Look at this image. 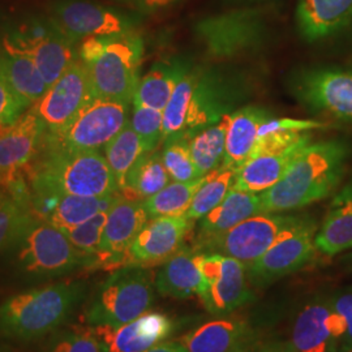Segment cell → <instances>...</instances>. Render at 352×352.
I'll use <instances>...</instances> for the list:
<instances>
[{"label": "cell", "instance_id": "ffe728a7", "mask_svg": "<svg viewBox=\"0 0 352 352\" xmlns=\"http://www.w3.org/2000/svg\"><path fill=\"white\" fill-rule=\"evenodd\" d=\"M91 329L102 352H145L174 333L175 321L161 312H146L122 327Z\"/></svg>", "mask_w": 352, "mask_h": 352}, {"label": "cell", "instance_id": "e575fe53", "mask_svg": "<svg viewBox=\"0 0 352 352\" xmlns=\"http://www.w3.org/2000/svg\"><path fill=\"white\" fill-rule=\"evenodd\" d=\"M145 153L138 133L128 122L124 128L103 149L104 158L118 182L120 193L124 188L126 177L133 164Z\"/></svg>", "mask_w": 352, "mask_h": 352}, {"label": "cell", "instance_id": "d6986e66", "mask_svg": "<svg viewBox=\"0 0 352 352\" xmlns=\"http://www.w3.org/2000/svg\"><path fill=\"white\" fill-rule=\"evenodd\" d=\"M192 222L186 215L151 218L128 252V264L153 266L167 261L183 248Z\"/></svg>", "mask_w": 352, "mask_h": 352}, {"label": "cell", "instance_id": "d4e9b609", "mask_svg": "<svg viewBox=\"0 0 352 352\" xmlns=\"http://www.w3.org/2000/svg\"><path fill=\"white\" fill-rule=\"evenodd\" d=\"M296 24L308 42L336 36L352 25V0H299Z\"/></svg>", "mask_w": 352, "mask_h": 352}, {"label": "cell", "instance_id": "7402d4cb", "mask_svg": "<svg viewBox=\"0 0 352 352\" xmlns=\"http://www.w3.org/2000/svg\"><path fill=\"white\" fill-rule=\"evenodd\" d=\"M43 126L30 109L14 124L0 131V186H6L37 155Z\"/></svg>", "mask_w": 352, "mask_h": 352}, {"label": "cell", "instance_id": "1f68e13d", "mask_svg": "<svg viewBox=\"0 0 352 352\" xmlns=\"http://www.w3.org/2000/svg\"><path fill=\"white\" fill-rule=\"evenodd\" d=\"M171 182L161 151H145L129 170L122 195L128 199L146 200Z\"/></svg>", "mask_w": 352, "mask_h": 352}, {"label": "cell", "instance_id": "484cf974", "mask_svg": "<svg viewBox=\"0 0 352 352\" xmlns=\"http://www.w3.org/2000/svg\"><path fill=\"white\" fill-rule=\"evenodd\" d=\"M0 71L16 94L32 107L49 89L37 64L6 34L0 38Z\"/></svg>", "mask_w": 352, "mask_h": 352}, {"label": "cell", "instance_id": "4316f807", "mask_svg": "<svg viewBox=\"0 0 352 352\" xmlns=\"http://www.w3.org/2000/svg\"><path fill=\"white\" fill-rule=\"evenodd\" d=\"M270 113L264 109L248 106L222 118L226 126V154L223 166L238 168L251 157L260 128Z\"/></svg>", "mask_w": 352, "mask_h": 352}, {"label": "cell", "instance_id": "44dd1931", "mask_svg": "<svg viewBox=\"0 0 352 352\" xmlns=\"http://www.w3.org/2000/svg\"><path fill=\"white\" fill-rule=\"evenodd\" d=\"M120 195L89 197L30 192V210L39 219L60 230H67L87 222L102 212H109Z\"/></svg>", "mask_w": 352, "mask_h": 352}, {"label": "cell", "instance_id": "836d02e7", "mask_svg": "<svg viewBox=\"0 0 352 352\" xmlns=\"http://www.w3.org/2000/svg\"><path fill=\"white\" fill-rule=\"evenodd\" d=\"M205 176L192 182H170L158 193L144 200L149 218L186 215Z\"/></svg>", "mask_w": 352, "mask_h": 352}, {"label": "cell", "instance_id": "7dc6e473", "mask_svg": "<svg viewBox=\"0 0 352 352\" xmlns=\"http://www.w3.org/2000/svg\"><path fill=\"white\" fill-rule=\"evenodd\" d=\"M0 352H13V350L7 343L0 340Z\"/></svg>", "mask_w": 352, "mask_h": 352}, {"label": "cell", "instance_id": "6da1fadb", "mask_svg": "<svg viewBox=\"0 0 352 352\" xmlns=\"http://www.w3.org/2000/svg\"><path fill=\"white\" fill-rule=\"evenodd\" d=\"M349 144L330 140L309 144L276 186L261 193L264 213L300 209L330 196L342 182Z\"/></svg>", "mask_w": 352, "mask_h": 352}, {"label": "cell", "instance_id": "8fae6325", "mask_svg": "<svg viewBox=\"0 0 352 352\" xmlns=\"http://www.w3.org/2000/svg\"><path fill=\"white\" fill-rule=\"evenodd\" d=\"M4 34L28 52L49 87L77 59V45L64 37L47 16L25 17Z\"/></svg>", "mask_w": 352, "mask_h": 352}, {"label": "cell", "instance_id": "f35d334b", "mask_svg": "<svg viewBox=\"0 0 352 352\" xmlns=\"http://www.w3.org/2000/svg\"><path fill=\"white\" fill-rule=\"evenodd\" d=\"M129 123L138 133L145 151L158 149V145L164 141V111L132 104Z\"/></svg>", "mask_w": 352, "mask_h": 352}, {"label": "cell", "instance_id": "7a4b0ae2", "mask_svg": "<svg viewBox=\"0 0 352 352\" xmlns=\"http://www.w3.org/2000/svg\"><path fill=\"white\" fill-rule=\"evenodd\" d=\"M241 98V89L214 68H188L164 111V144L218 123Z\"/></svg>", "mask_w": 352, "mask_h": 352}, {"label": "cell", "instance_id": "681fc988", "mask_svg": "<svg viewBox=\"0 0 352 352\" xmlns=\"http://www.w3.org/2000/svg\"><path fill=\"white\" fill-rule=\"evenodd\" d=\"M232 1H253V0H232Z\"/></svg>", "mask_w": 352, "mask_h": 352}, {"label": "cell", "instance_id": "cb8c5ba5", "mask_svg": "<svg viewBox=\"0 0 352 352\" xmlns=\"http://www.w3.org/2000/svg\"><path fill=\"white\" fill-rule=\"evenodd\" d=\"M302 141L280 151H266L248 160L236 168L232 188L263 193L286 175L291 164L311 142Z\"/></svg>", "mask_w": 352, "mask_h": 352}, {"label": "cell", "instance_id": "7bdbcfd3", "mask_svg": "<svg viewBox=\"0 0 352 352\" xmlns=\"http://www.w3.org/2000/svg\"><path fill=\"white\" fill-rule=\"evenodd\" d=\"M331 305L334 311H337L340 315L343 316L346 321V336L342 342L340 349L351 346L352 344V289L338 291L334 296L330 298Z\"/></svg>", "mask_w": 352, "mask_h": 352}, {"label": "cell", "instance_id": "4dcf8cb0", "mask_svg": "<svg viewBox=\"0 0 352 352\" xmlns=\"http://www.w3.org/2000/svg\"><path fill=\"white\" fill-rule=\"evenodd\" d=\"M188 68L182 62H166L153 65L151 71L140 78L132 104L164 111L176 85Z\"/></svg>", "mask_w": 352, "mask_h": 352}, {"label": "cell", "instance_id": "8992f818", "mask_svg": "<svg viewBox=\"0 0 352 352\" xmlns=\"http://www.w3.org/2000/svg\"><path fill=\"white\" fill-rule=\"evenodd\" d=\"M144 41L136 30L90 37L77 45V58L88 71L94 97L132 104L139 85Z\"/></svg>", "mask_w": 352, "mask_h": 352}, {"label": "cell", "instance_id": "52a82bcc", "mask_svg": "<svg viewBox=\"0 0 352 352\" xmlns=\"http://www.w3.org/2000/svg\"><path fill=\"white\" fill-rule=\"evenodd\" d=\"M154 289V277L148 266L116 267L90 295L84 309L85 322L90 327L128 324L149 311Z\"/></svg>", "mask_w": 352, "mask_h": 352}, {"label": "cell", "instance_id": "f546056e", "mask_svg": "<svg viewBox=\"0 0 352 352\" xmlns=\"http://www.w3.org/2000/svg\"><path fill=\"white\" fill-rule=\"evenodd\" d=\"M316 248L333 256L352 248V180L330 202L325 221L316 234Z\"/></svg>", "mask_w": 352, "mask_h": 352}, {"label": "cell", "instance_id": "603a6c76", "mask_svg": "<svg viewBox=\"0 0 352 352\" xmlns=\"http://www.w3.org/2000/svg\"><path fill=\"white\" fill-rule=\"evenodd\" d=\"M180 342L188 352H252L258 347V333L239 318H219L205 322Z\"/></svg>", "mask_w": 352, "mask_h": 352}, {"label": "cell", "instance_id": "2e32d148", "mask_svg": "<svg viewBox=\"0 0 352 352\" xmlns=\"http://www.w3.org/2000/svg\"><path fill=\"white\" fill-rule=\"evenodd\" d=\"M196 29L209 52L228 56L254 46L264 36L265 25L258 11L239 10L204 19Z\"/></svg>", "mask_w": 352, "mask_h": 352}, {"label": "cell", "instance_id": "5bb4252c", "mask_svg": "<svg viewBox=\"0 0 352 352\" xmlns=\"http://www.w3.org/2000/svg\"><path fill=\"white\" fill-rule=\"evenodd\" d=\"M316 234V221L302 217L258 260L247 266L248 279L263 286L302 269L315 256Z\"/></svg>", "mask_w": 352, "mask_h": 352}, {"label": "cell", "instance_id": "d6a6232c", "mask_svg": "<svg viewBox=\"0 0 352 352\" xmlns=\"http://www.w3.org/2000/svg\"><path fill=\"white\" fill-rule=\"evenodd\" d=\"M189 151L200 176L208 175L223 166L226 154V126L222 119L213 126L189 135Z\"/></svg>", "mask_w": 352, "mask_h": 352}, {"label": "cell", "instance_id": "7c38bea8", "mask_svg": "<svg viewBox=\"0 0 352 352\" xmlns=\"http://www.w3.org/2000/svg\"><path fill=\"white\" fill-rule=\"evenodd\" d=\"M197 263L204 277V287L199 296L212 315H228L252 302L245 264L221 253L200 251Z\"/></svg>", "mask_w": 352, "mask_h": 352}, {"label": "cell", "instance_id": "f1b7e54d", "mask_svg": "<svg viewBox=\"0 0 352 352\" xmlns=\"http://www.w3.org/2000/svg\"><path fill=\"white\" fill-rule=\"evenodd\" d=\"M264 213L261 193L231 188L225 200L201 218L200 240L223 234L253 215Z\"/></svg>", "mask_w": 352, "mask_h": 352}, {"label": "cell", "instance_id": "9c48e42d", "mask_svg": "<svg viewBox=\"0 0 352 352\" xmlns=\"http://www.w3.org/2000/svg\"><path fill=\"white\" fill-rule=\"evenodd\" d=\"M46 16L75 45L87 38L129 33L139 24L129 13L90 0H52Z\"/></svg>", "mask_w": 352, "mask_h": 352}, {"label": "cell", "instance_id": "e0dca14e", "mask_svg": "<svg viewBox=\"0 0 352 352\" xmlns=\"http://www.w3.org/2000/svg\"><path fill=\"white\" fill-rule=\"evenodd\" d=\"M346 330L330 298H316L296 316L289 343L294 352H340Z\"/></svg>", "mask_w": 352, "mask_h": 352}, {"label": "cell", "instance_id": "ee69618b", "mask_svg": "<svg viewBox=\"0 0 352 352\" xmlns=\"http://www.w3.org/2000/svg\"><path fill=\"white\" fill-rule=\"evenodd\" d=\"M139 13H153L164 10L179 0H116Z\"/></svg>", "mask_w": 352, "mask_h": 352}, {"label": "cell", "instance_id": "8d00e7d4", "mask_svg": "<svg viewBox=\"0 0 352 352\" xmlns=\"http://www.w3.org/2000/svg\"><path fill=\"white\" fill-rule=\"evenodd\" d=\"M188 136L166 140L161 151L164 167L173 182H192L201 177L189 151Z\"/></svg>", "mask_w": 352, "mask_h": 352}, {"label": "cell", "instance_id": "4fadbf2b", "mask_svg": "<svg viewBox=\"0 0 352 352\" xmlns=\"http://www.w3.org/2000/svg\"><path fill=\"white\" fill-rule=\"evenodd\" d=\"M94 98L88 71L77 58L30 110L43 126V135H58Z\"/></svg>", "mask_w": 352, "mask_h": 352}, {"label": "cell", "instance_id": "83f0119b", "mask_svg": "<svg viewBox=\"0 0 352 352\" xmlns=\"http://www.w3.org/2000/svg\"><path fill=\"white\" fill-rule=\"evenodd\" d=\"M197 250L182 248L164 261L158 270L155 289L164 296L186 299L199 295L204 287V277L197 263Z\"/></svg>", "mask_w": 352, "mask_h": 352}, {"label": "cell", "instance_id": "74e56055", "mask_svg": "<svg viewBox=\"0 0 352 352\" xmlns=\"http://www.w3.org/2000/svg\"><path fill=\"white\" fill-rule=\"evenodd\" d=\"M30 214L28 202L21 201L10 189L0 186V254Z\"/></svg>", "mask_w": 352, "mask_h": 352}, {"label": "cell", "instance_id": "60d3db41", "mask_svg": "<svg viewBox=\"0 0 352 352\" xmlns=\"http://www.w3.org/2000/svg\"><path fill=\"white\" fill-rule=\"evenodd\" d=\"M107 214L109 212H102L78 226L62 230L65 236L78 251L97 261V267H100L98 254H100L103 228L107 221Z\"/></svg>", "mask_w": 352, "mask_h": 352}, {"label": "cell", "instance_id": "f907efd6", "mask_svg": "<svg viewBox=\"0 0 352 352\" xmlns=\"http://www.w3.org/2000/svg\"><path fill=\"white\" fill-rule=\"evenodd\" d=\"M257 350H258V349H257ZM257 350H256V351H252V352H257Z\"/></svg>", "mask_w": 352, "mask_h": 352}, {"label": "cell", "instance_id": "3957f363", "mask_svg": "<svg viewBox=\"0 0 352 352\" xmlns=\"http://www.w3.org/2000/svg\"><path fill=\"white\" fill-rule=\"evenodd\" d=\"M1 254L13 274L26 282H45L97 267V261L78 251L60 228L33 213Z\"/></svg>", "mask_w": 352, "mask_h": 352}, {"label": "cell", "instance_id": "9a60e30c", "mask_svg": "<svg viewBox=\"0 0 352 352\" xmlns=\"http://www.w3.org/2000/svg\"><path fill=\"white\" fill-rule=\"evenodd\" d=\"M292 89L305 106L352 122V71L340 68L304 71L294 80Z\"/></svg>", "mask_w": 352, "mask_h": 352}, {"label": "cell", "instance_id": "ba28073f", "mask_svg": "<svg viewBox=\"0 0 352 352\" xmlns=\"http://www.w3.org/2000/svg\"><path fill=\"white\" fill-rule=\"evenodd\" d=\"M129 122V104L94 97L58 135L42 136L41 146L51 151H101Z\"/></svg>", "mask_w": 352, "mask_h": 352}, {"label": "cell", "instance_id": "b9f144b4", "mask_svg": "<svg viewBox=\"0 0 352 352\" xmlns=\"http://www.w3.org/2000/svg\"><path fill=\"white\" fill-rule=\"evenodd\" d=\"M29 109L0 71V131L14 124Z\"/></svg>", "mask_w": 352, "mask_h": 352}, {"label": "cell", "instance_id": "f6af8a7d", "mask_svg": "<svg viewBox=\"0 0 352 352\" xmlns=\"http://www.w3.org/2000/svg\"><path fill=\"white\" fill-rule=\"evenodd\" d=\"M145 352H188L186 346L177 340V342H162L154 347H151V350Z\"/></svg>", "mask_w": 352, "mask_h": 352}, {"label": "cell", "instance_id": "30bf717a", "mask_svg": "<svg viewBox=\"0 0 352 352\" xmlns=\"http://www.w3.org/2000/svg\"><path fill=\"white\" fill-rule=\"evenodd\" d=\"M300 218L277 213L257 214L223 234L200 240L197 251L221 253L250 266Z\"/></svg>", "mask_w": 352, "mask_h": 352}, {"label": "cell", "instance_id": "5b68a950", "mask_svg": "<svg viewBox=\"0 0 352 352\" xmlns=\"http://www.w3.org/2000/svg\"><path fill=\"white\" fill-rule=\"evenodd\" d=\"M32 193L104 197L120 193L101 151H51L39 148L25 168Z\"/></svg>", "mask_w": 352, "mask_h": 352}, {"label": "cell", "instance_id": "ac0fdd59", "mask_svg": "<svg viewBox=\"0 0 352 352\" xmlns=\"http://www.w3.org/2000/svg\"><path fill=\"white\" fill-rule=\"evenodd\" d=\"M149 219L142 200L128 199L120 195L107 214L98 266L116 269L128 264L129 248Z\"/></svg>", "mask_w": 352, "mask_h": 352}, {"label": "cell", "instance_id": "ab89813d", "mask_svg": "<svg viewBox=\"0 0 352 352\" xmlns=\"http://www.w3.org/2000/svg\"><path fill=\"white\" fill-rule=\"evenodd\" d=\"M43 352H102L93 329H58L50 334Z\"/></svg>", "mask_w": 352, "mask_h": 352}, {"label": "cell", "instance_id": "c3c4849f", "mask_svg": "<svg viewBox=\"0 0 352 352\" xmlns=\"http://www.w3.org/2000/svg\"><path fill=\"white\" fill-rule=\"evenodd\" d=\"M340 352H352V344L351 346H347V347L340 349Z\"/></svg>", "mask_w": 352, "mask_h": 352}, {"label": "cell", "instance_id": "d590c367", "mask_svg": "<svg viewBox=\"0 0 352 352\" xmlns=\"http://www.w3.org/2000/svg\"><path fill=\"white\" fill-rule=\"evenodd\" d=\"M236 168L222 166L213 173L205 175L204 183L197 190L193 201L189 206L186 217L190 221L201 219L214 208L225 200L227 193L234 186Z\"/></svg>", "mask_w": 352, "mask_h": 352}, {"label": "cell", "instance_id": "bcb514c9", "mask_svg": "<svg viewBox=\"0 0 352 352\" xmlns=\"http://www.w3.org/2000/svg\"><path fill=\"white\" fill-rule=\"evenodd\" d=\"M257 352H294L289 342H273L260 347Z\"/></svg>", "mask_w": 352, "mask_h": 352}, {"label": "cell", "instance_id": "277c9868", "mask_svg": "<svg viewBox=\"0 0 352 352\" xmlns=\"http://www.w3.org/2000/svg\"><path fill=\"white\" fill-rule=\"evenodd\" d=\"M87 296V283L71 279L14 294L0 304V337L32 342L50 336Z\"/></svg>", "mask_w": 352, "mask_h": 352}]
</instances>
